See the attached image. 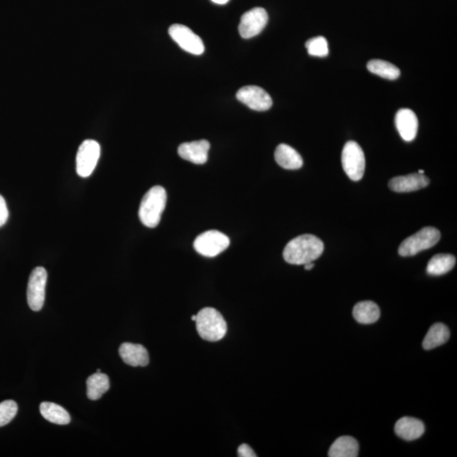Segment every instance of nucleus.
<instances>
[{"mask_svg":"<svg viewBox=\"0 0 457 457\" xmlns=\"http://www.w3.org/2000/svg\"><path fill=\"white\" fill-rule=\"evenodd\" d=\"M324 249V243L318 237L307 234L289 241L284 249L283 257L290 265H304L321 257Z\"/></svg>","mask_w":457,"mask_h":457,"instance_id":"1","label":"nucleus"},{"mask_svg":"<svg viewBox=\"0 0 457 457\" xmlns=\"http://www.w3.org/2000/svg\"><path fill=\"white\" fill-rule=\"evenodd\" d=\"M166 201L165 188L161 185L152 187L144 195L140 204L139 214L141 222L148 228L157 227L165 209Z\"/></svg>","mask_w":457,"mask_h":457,"instance_id":"2","label":"nucleus"},{"mask_svg":"<svg viewBox=\"0 0 457 457\" xmlns=\"http://www.w3.org/2000/svg\"><path fill=\"white\" fill-rule=\"evenodd\" d=\"M196 328L202 339L215 343L223 339L227 332V324L215 308L205 307L196 314Z\"/></svg>","mask_w":457,"mask_h":457,"instance_id":"3","label":"nucleus"},{"mask_svg":"<svg viewBox=\"0 0 457 457\" xmlns=\"http://www.w3.org/2000/svg\"><path fill=\"white\" fill-rule=\"evenodd\" d=\"M440 237V232L436 228H423L400 244L399 254L403 257H411L418 254L420 252L436 246Z\"/></svg>","mask_w":457,"mask_h":457,"instance_id":"4","label":"nucleus"},{"mask_svg":"<svg viewBox=\"0 0 457 457\" xmlns=\"http://www.w3.org/2000/svg\"><path fill=\"white\" fill-rule=\"evenodd\" d=\"M344 172L351 180L358 181L365 172V155L359 144L353 141L345 143L341 155Z\"/></svg>","mask_w":457,"mask_h":457,"instance_id":"5","label":"nucleus"},{"mask_svg":"<svg viewBox=\"0 0 457 457\" xmlns=\"http://www.w3.org/2000/svg\"><path fill=\"white\" fill-rule=\"evenodd\" d=\"M229 237L218 230H209L201 234L194 241L195 250L204 257L214 258L222 254L230 246Z\"/></svg>","mask_w":457,"mask_h":457,"instance_id":"6","label":"nucleus"},{"mask_svg":"<svg viewBox=\"0 0 457 457\" xmlns=\"http://www.w3.org/2000/svg\"><path fill=\"white\" fill-rule=\"evenodd\" d=\"M101 148L94 140H86L81 144L77 155L78 176L87 178L91 176L99 162Z\"/></svg>","mask_w":457,"mask_h":457,"instance_id":"7","label":"nucleus"},{"mask_svg":"<svg viewBox=\"0 0 457 457\" xmlns=\"http://www.w3.org/2000/svg\"><path fill=\"white\" fill-rule=\"evenodd\" d=\"M48 274L43 267H37L30 274L28 286V303L35 312L42 309L45 301V288Z\"/></svg>","mask_w":457,"mask_h":457,"instance_id":"8","label":"nucleus"},{"mask_svg":"<svg viewBox=\"0 0 457 457\" xmlns=\"http://www.w3.org/2000/svg\"><path fill=\"white\" fill-rule=\"evenodd\" d=\"M172 39L182 50L188 53L201 55L203 54L204 44L200 37L195 34L192 30L184 25L174 24L169 29Z\"/></svg>","mask_w":457,"mask_h":457,"instance_id":"9","label":"nucleus"},{"mask_svg":"<svg viewBox=\"0 0 457 457\" xmlns=\"http://www.w3.org/2000/svg\"><path fill=\"white\" fill-rule=\"evenodd\" d=\"M267 21L269 16L265 9L258 7L248 10L241 18L240 35L246 39L254 38L265 29Z\"/></svg>","mask_w":457,"mask_h":457,"instance_id":"10","label":"nucleus"},{"mask_svg":"<svg viewBox=\"0 0 457 457\" xmlns=\"http://www.w3.org/2000/svg\"><path fill=\"white\" fill-rule=\"evenodd\" d=\"M236 98L252 110L266 111L273 105L272 99L269 94L258 86H246L241 88Z\"/></svg>","mask_w":457,"mask_h":457,"instance_id":"11","label":"nucleus"},{"mask_svg":"<svg viewBox=\"0 0 457 457\" xmlns=\"http://www.w3.org/2000/svg\"><path fill=\"white\" fill-rule=\"evenodd\" d=\"M210 150V143L207 140H200L181 144L178 148V154L185 161L195 165H203L207 161Z\"/></svg>","mask_w":457,"mask_h":457,"instance_id":"12","label":"nucleus"},{"mask_svg":"<svg viewBox=\"0 0 457 457\" xmlns=\"http://www.w3.org/2000/svg\"><path fill=\"white\" fill-rule=\"evenodd\" d=\"M429 184V179L425 174L418 173L393 178L389 182V187L396 192H411L425 188Z\"/></svg>","mask_w":457,"mask_h":457,"instance_id":"13","label":"nucleus"},{"mask_svg":"<svg viewBox=\"0 0 457 457\" xmlns=\"http://www.w3.org/2000/svg\"><path fill=\"white\" fill-rule=\"evenodd\" d=\"M395 123L403 140L411 142L415 139L418 130V120L414 111L409 109L400 110L396 115Z\"/></svg>","mask_w":457,"mask_h":457,"instance_id":"14","label":"nucleus"},{"mask_svg":"<svg viewBox=\"0 0 457 457\" xmlns=\"http://www.w3.org/2000/svg\"><path fill=\"white\" fill-rule=\"evenodd\" d=\"M121 358L128 365L145 367L150 363V356L147 349L142 345L123 343L119 349Z\"/></svg>","mask_w":457,"mask_h":457,"instance_id":"15","label":"nucleus"},{"mask_svg":"<svg viewBox=\"0 0 457 457\" xmlns=\"http://www.w3.org/2000/svg\"><path fill=\"white\" fill-rule=\"evenodd\" d=\"M425 426L422 421L409 417L399 419L395 426L397 436L407 441L418 440L425 434Z\"/></svg>","mask_w":457,"mask_h":457,"instance_id":"16","label":"nucleus"},{"mask_svg":"<svg viewBox=\"0 0 457 457\" xmlns=\"http://www.w3.org/2000/svg\"><path fill=\"white\" fill-rule=\"evenodd\" d=\"M274 158L278 165L285 170H298L303 165L302 156L289 145H278Z\"/></svg>","mask_w":457,"mask_h":457,"instance_id":"17","label":"nucleus"},{"mask_svg":"<svg viewBox=\"0 0 457 457\" xmlns=\"http://www.w3.org/2000/svg\"><path fill=\"white\" fill-rule=\"evenodd\" d=\"M353 316L362 325H372L380 317V309L378 305L371 301L358 303L353 308Z\"/></svg>","mask_w":457,"mask_h":457,"instance_id":"18","label":"nucleus"},{"mask_svg":"<svg viewBox=\"0 0 457 457\" xmlns=\"http://www.w3.org/2000/svg\"><path fill=\"white\" fill-rule=\"evenodd\" d=\"M359 445L352 436H341L334 442L329 451V457H356L358 456Z\"/></svg>","mask_w":457,"mask_h":457,"instance_id":"19","label":"nucleus"},{"mask_svg":"<svg viewBox=\"0 0 457 457\" xmlns=\"http://www.w3.org/2000/svg\"><path fill=\"white\" fill-rule=\"evenodd\" d=\"M40 412L48 422L59 425H65L70 423V416L65 408L53 403H43L40 405Z\"/></svg>","mask_w":457,"mask_h":457,"instance_id":"20","label":"nucleus"},{"mask_svg":"<svg viewBox=\"0 0 457 457\" xmlns=\"http://www.w3.org/2000/svg\"><path fill=\"white\" fill-rule=\"evenodd\" d=\"M449 338V330L443 324H436L431 326L429 332L427 333L423 340V347L425 350L440 347L447 343Z\"/></svg>","mask_w":457,"mask_h":457,"instance_id":"21","label":"nucleus"},{"mask_svg":"<svg viewBox=\"0 0 457 457\" xmlns=\"http://www.w3.org/2000/svg\"><path fill=\"white\" fill-rule=\"evenodd\" d=\"M110 389V380L106 374L96 373L87 380V396L92 400L101 398L103 394Z\"/></svg>","mask_w":457,"mask_h":457,"instance_id":"22","label":"nucleus"},{"mask_svg":"<svg viewBox=\"0 0 457 457\" xmlns=\"http://www.w3.org/2000/svg\"><path fill=\"white\" fill-rule=\"evenodd\" d=\"M456 259L451 254H437L430 259L427 272L430 276H443L455 267Z\"/></svg>","mask_w":457,"mask_h":457,"instance_id":"23","label":"nucleus"},{"mask_svg":"<svg viewBox=\"0 0 457 457\" xmlns=\"http://www.w3.org/2000/svg\"><path fill=\"white\" fill-rule=\"evenodd\" d=\"M367 70L375 75L388 80H396L400 76V70L398 67L392 63L381 61V59H373L367 63Z\"/></svg>","mask_w":457,"mask_h":457,"instance_id":"24","label":"nucleus"},{"mask_svg":"<svg viewBox=\"0 0 457 457\" xmlns=\"http://www.w3.org/2000/svg\"><path fill=\"white\" fill-rule=\"evenodd\" d=\"M306 48L312 57H326L329 54L328 42L324 37H315L308 40Z\"/></svg>","mask_w":457,"mask_h":457,"instance_id":"25","label":"nucleus"},{"mask_svg":"<svg viewBox=\"0 0 457 457\" xmlns=\"http://www.w3.org/2000/svg\"><path fill=\"white\" fill-rule=\"evenodd\" d=\"M18 412V406L16 401L8 400L0 403V427L8 425Z\"/></svg>","mask_w":457,"mask_h":457,"instance_id":"26","label":"nucleus"},{"mask_svg":"<svg viewBox=\"0 0 457 457\" xmlns=\"http://www.w3.org/2000/svg\"><path fill=\"white\" fill-rule=\"evenodd\" d=\"M9 218V211L8 207L5 199L0 195V227H2L3 225L6 224L7 221Z\"/></svg>","mask_w":457,"mask_h":457,"instance_id":"27","label":"nucleus"},{"mask_svg":"<svg viewBox=\"0 0 457 457\" xmlns=\"http://www.w3.org/2000/svg\"><path fill=\"white\" fill-rule=\"evenodd\" d=\"M238 456L240 457H256L257 455L252 451V449L246 444L241 445L238 449H237Z\"/></svg>","mask_w":457,"mask_h":457,"instance_id":"28","label":"nucleus"},{"mask_svg":"<svg viewBox=\"0 0 457 457\" xmlns=\"http://www.w3.org/2000/svg\"><path fill=\"white\" fill-rule=\"evenodd\" d=\"M230 0H212V2L217 3V5H225Z\"/></svg>","mask_w":457,"mask_h":457,"instance_id":"29","label":"nucleus"},{"mask_svg":"<svg viewBox=\"0 0 457 457\" xmlns=\"http://www.w3.org/2000/svg\"><path fill=\"white\" fill-rule=\"evenodd\" d=\"M304 266H305V270H311L314 269V263L313 262L307 263H306V265H304Z\"/></svg>","mask_w":457,"mask_h":457,"instance_id":"30","label":"nucleus"},{"mask_svg":"<svg viewBox=\"0 0 457 457\" xmlns=\"http://www.w3.org/2000/svg\"><path fill=\"white\" fill-rule=\"evenodd\" d=\"M196 315H192V321H196Z\"/></svg>","mask_w":457,"mask_h":457,"instance_id":"31","label":"nucleus"},{"mask_svg":"<svg viewBox=\"0 0 457 457\" xmlns=\"http://www.w3.org/2000/svg\"><path fill=\"white\" fill-rule=\"evenodd\" d=\"M418 174H425V170H418Z\"/></svg>","mask_w":457,"mask_h":457,"instance_id":"32","label":"nucleus"},{"mask_svg":"<svg viewBox=\"0 0 457 457\" xmlns=\"http://www.w3.org/2000/svg\"><path fill=\"white\" fill-rule=\"evenodd\" d=\"M97 373H101V369H97Z\"/></svg>","mask_w":457,"mask_h":457,"instance_id":"33","label":"nucleus"}]
</instances>
